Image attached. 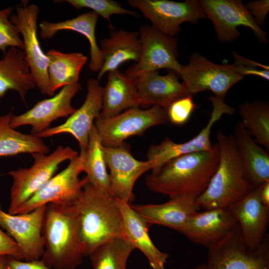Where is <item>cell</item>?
I'll return each instance as SVG.
<instances>
[{
    "mask_svg": "<svg viewBox=\"0 0 269 269\" xmlns=\"http://www.w3.org/2000/svg\"><path fill=\"white\" fill-rule=\"evenodd\" d=\"M217 143L208 151L180 155L151 170L145 178L151 191L169 198L183 195L198 197L207 188L218 167Z\"/></svg>",
    "mask_w": 269,
    "mask_h": 269,
    "instance_id": "6da1fadb",
    "label": "cell"
},
{
    "mask_svg": "<svg viewBox=\"0 0 269 269\" xmlns=\"http://www.w3.org/2000/svg\"><path fill=\"white\" fill-rule=\"evenodd\" d=\"M44 253L41 260L53 269H74L83 262L85 248L78 214L72 204L46 205L42 227Z\"/></svg>",
    "mask_w": 269,
    "mask_h": 269,
    "instance_id": "7a4b0ae2",
    "label": "cell"
},
{
    "mask_svg": "<svg viewBox=\"0 0 269 269\" xmlns=\"http://www.w3.org/2000/svg\"><path fill=\"white\" fill-rule=\"evenodd\" d=\"M118 198L88 182L72 202L79 218L86 255L102 244L122 237L123 217Z\"/></svg>",
    "mask_w": 269,
    "mask_h": 269,
    "instance_id": "3957f363",
    "label": "cell"
},
{
    "mask_svg": "<svg viewBox=\"0 0 269 269\" xmlns=\"http://www.w3.org/2000/svg\"><path fill=\"white\" fill-rule=\"evenodd\" d=\"M216 137L218 167L206 189L196 198L200 208L205 210L227 208L255 188L245 176L233 135L219 130Z\"/></svg>",
    "mask_w": 269,
    "mask_h": 269,
    "instance_id": "277c9868",
    "label": "cell"
},
{
    "mask_svg": "<svg viewBox=\"0 0 269 269\" xmlns=\"http://www.w3.org/2000/svg\"><path fill=\"white\" fill-rule=\"evenodd\" d=\"M78 153L70 146H58L50 154H31L33 163L29 168L8 172L12 179L7 213L15 211L39 190L54 175L60 164L73 159Z\"/></svg>",
    "mask_w": 269,
    "mask_h": 269,
    "instance_id": "5b68a950",
    "label": "cell"
},
{
    "mask_svg": "<svg viewBox=\"0 0 269 269\" xmlns=\"http://www.w3.org/2000/svg\"><path fill=\"white\" fill-rule=\"evenodd\" d=\"M190 95L210 91L214 99L224 101L228 90L244 77L234 70L231 64H215L200 53L195 52L189 62L182 65L178 74Z\"/></svg>",
    "mask_w": 269,
    "mask_h": 269,
    "instance_id": "8992f818",
    "label": "cell"
},
{
    "mask_svg": "<svg viewBox=\"0 0 269 269\" xmlns=\"http://www.w3.org/2000/svg\"><path fill=\"white\" fill-rule=\"evenodd\" d=\"M166 109L152 106L148 109L126 110L108 118H97L94 126L103 146L119 145L129 137L142 134L149 128L167 123Z\"/></svg>",
    "mask_w": 269,
    "mask_h": 269,
    "instance_id": "52a82bcc",
    "label": "cell"
},
{
    "mask_svg": "<svg viewBox=\"0 0 269 269\" xmlns=\"http://www.w3.org/2000/svg\"><path fill=\"white\" fill-rule=\"evenodd\" d=\"M207 269H269V235L255 250L245 245L239 224L223 240L208 248Z\"/></svg>",
    "mask_w": 269,
    "mask_h": 269,
    "instance_id": "ba28073f",
    "label": "cell"
},
{
    "mask_svg": "<svg viewBox=\"0 0 269 269\" xmlns=\"http://www.w3.org/2000/svg\"><path fill=\"white\" fill-rule=\"evenodd\" d=\"M10 20L22 35L24 59L41 93L50 97L55 95L50 87L47 74L48 59L43 51L37 35L38 6L22 0L15 7Z\"/></svg>",
    "mask_w": 269,
    "mask_h": 269,
    "instance_id": "9c48e42d",
    "label": "cell"
},
{
    "mask_svg": "<svg viewBox=\"0 0 269 269\" xmlns=\"http://www.w3.org/2000/svg\"><path fill=\"white\" fill-rule=\"evenodd\" d=\"M86 149L70 160L67 166L52 177L39 190L19 207L13 214L28 213L51 203H71L79 196L88 182L86 177L80 179L84 171Z\"/></svg>",
    "mask_w": 269,
    "mask_h": 269,
    "instance_id": "30bf717a",
    "label": "cell"
},
{
    "mask_svg": "<svg viewBox=\"0 0 269 269\" xmlns=\"http://www.w3.org/2000/svg\"><path fill=\"white\" fill-rule=\"evenodd\" d=\"M127 2L142 12L153 28L174 37L180 31L183 23L196 24L206 17L197 0H128Z\"/></svg>",
    "mask_w": 269,
    "mask_h": 269,
    "instance_id": "8fae6325",
    "label": "cell"
},
{
    "mask_svg": "<svg viewBox=\"0 0 269 269\" xmlns=\"http://www.w3.org/2000/svg\"><path fill=\"white\" fill-rule=\"evenodd\" d=\"M139 35L141 45L139 60L124 73L134 79L142 72L168 69L178 74L182 64L177 60L178 41L148 24L141 25Z\"/></svg>",
    "mask_w": 269,
    "mask_h": 269,
    "instance_id": "7c38bea8",
    "label": "cell"
},
{
    "mask_svg": "<svg viewBox=\"0 0 269 269\" xmlns=\"http://www.w3.org/2000/svg\"><path fill=\"white\" fill-rule=\"evenodd\" d=\"M201 7L214 26L218 40L222 42L237 39L240 33L237 28H250L259 42L268 41L267 34L256 23L254 17L241 0H200Z\"/></svg>",
    "mask_w": 269,
    "mask_h": 269,
    "instance_id": "4fadbf2b",
    "label": "cell"
},
{
    "mask_svg": "<svg viewBox=\"0 0 269 269\" xmlns=\"http://www.w3.org/2000/svg\"><path fill=\"white\" fill-rule=\"evenodd\" d=\"M102 148L109 170L111 193L118 199L131 203L135 198L133 190L136 180L152 169V163L135 159L131 153L130 145L125 142L115 146L102 145Z\"/></svg>",
    "mask_w": 269,
    "mask_h": 269,
    "instance_id": "5bb4252c",
    "label": "cell"
},
{
    "mask_svg": "<svg viewBox=\"0 0 269 269\" xmlns=\"http://www.w3.org/2000/svg\"><path fill=\"white\" fill-rule=\"evenodd\" d=\"M46 205L26 213L10 214L0 204V227L18 245L26 261L41 260L44 253L42 227Z\"/></svg>",
    "mask_w": 269,
    "mask_h": 269,
    "instance_id": "9a60e30c",
    "label": "cell"
},
{
    "mask_svg": "<svg viewBox=\"0 0 269 269\" xmlns=\"http://www.w3.org/2000/svg\"><path fill=\"white\" fill-rule=\"evenodd\" d=\"M103 87L94 78L87 80V93L82 106L63 124L49 128L36 134L39 137H47L68 134L78 142L80 148L87 149L89 136L95 120L100 116L102 107Z\"/></svg>",
    "mask_w": 269,
    "mask_h": 269,
    "instance_id": "2e32d148",
    "label": "cell"
},
{
    "mask_svg": "<svg viewBox=\"0 0 269 269\" xmlns=\"http://www.w3.org/2000/svg\"><path fill=\"white\" fill-rule=\"evenodd\" d=\"M80 89L81 85L79 82L62 87L57 94L37 102L26 112L17 116L13 115L10 126L15 129L24 125H30L32 134H38L49 128L53 121L69 116L76 111L71 101Z\"/></svg>",
    "mask_w": 269,
    "mask_h": 269,
    "instance_id": "e0dca14e",
    "label": "cell"
},
{
    "mask_svg": "<svg viewBox=\"0 0 269 269\" xmlns=\"http://www.w3.org/2000/svg\"><path fill=\"white\" fill-rule=\"evenodd\" d=\"M260 189L261 185L227 207L238 222L245 245L251 250L263 243L269 222V206L262 203Z\"/></svg>",
    "mask_w": 269,
    "mask_h": 269,
    "instance_id": "ac0fdd59",
    "label": "cell"
},
{
    "mask_svg": "<svg viewBox=\"0 0 269 269\" xmlns=\"http://www.w3.org/2000/svg\"><path fill=\"white\" fill-rule=\"evenodd\" d=\"M238 224L227 208L207 209L191 216L181 234L208 249L225 239Z\"/></svg>",
    "mask_w": 269,
    "mask_h": 269,
    "instance_id": "d6986e66",
    "label": "cell"
},
{
    "mask_svg": "<svg viewBox=\"0 0 269 269\" xmlns=\"http://www.w3.org/2000/svg\"><path fill=\"white\" fill-rule=\"evenodd\" d=\"M234 108L213 106L210 119L195 137L183 143H176L168 137L157 144L151 145L146 153L147 160L152 165L151 170L158 168L169 160L184 154L211 150L213 145L210 134L213 126L225 114L232 115Z\"/></svg>",
    "mask_w": 269,
    "mask_h": 269,
    "instance_id": "ffe728a7",
    "label": "cell"
},
{
    "mask_svg": "<svg viewBox=\"0 0 269 269\" xmlns=\"http://www.w3.org/2000/svg\"><path fill=\"white\" fill-rule=\"evenodd\" d=\"M197 197L183 195L159 204H131L149 226L160 225L181 233L187 221L200 209Z\"/></svg>",
    "mask_w": 269,
    "mask_h": 269,
    "instance_id": "44dd1931",
    "label": "cell"
},
{
    "mask_svg": "<svg viewBox=\"0 0 269 269\" xmlns=\"http://www.w3.org/2000/svg\"><path fill=\"white\" fill-rule=\"evenodd\" d=\"M178 78L172 70L164 75H160L158 71L137 75L133 80L137 89L140 106H157L166 109L174 101L190 95Z\"/></svg>",
    "mask_w": 269,
    "mask_h": 269,
    "instance_id": "7402d4cb",
    "label": "cell"
},
{
    "mask_svg": "<svg viewBox=\"0 0 269 269\" xmlns=\"http://www.w3.org/2000/svg\"><path fill=\"white\" fill-rule=\"evenodd\" d=\"M123 217L122 238L145 256L152 269H165L168 254L154 245L148 233V226L132 208L131 203L118 199Z\"/></svg>",
    "mask_w": 269,
    "mask_h": 269,
    "instance_id": "603a6c76",
    "label": "cell"
},
{
    "mask_svg": "<svg viewBox=\"0 0 269 269\" xmlns=\"http://www.w3.org/2000/svg\"><path fill=\"white\" fill-rule=\"evenodd\" d=\"M109 33V37L103 38L101 41L103 64L98 72V81L106 73L118 69L126 62L132 60L137 63L141 55L138 31L111 30Z\"/></svg>",
    "mask_w": 269,
    "mask_h": 269,
    "instance_id": "cb8c5ba5",
    "label": "cell"
},
{
    "mask_svg": "<svg viewBox=\"0 0 269 269\" xmlns=\"http://www.w3.org/2000/svg\"><path fill=\"white\" fill-rule=\"evenodd\" d=\"M246 179L256 188L269 181V155L251 137L241 122L233 135Z\"/></svg>",
    "mask_w": 269,
    "mask_h": 269,
    "instance_id": "d4e9b609",
    "label": "cell"
},
{
    "mask_svg": "<svg viewBox=\"0 0 269 269\" xmlns=\"http://www.w3.org/2000/svg\"><path fill=\"white\" fill-rule=\"evenodd\" d=\"M140 102L133 79L118 69L108 72L106 85L103 87L102 118H108L131 109L138 108Z\"/></svg>",
    "mask_w": 269,
    "mask_h": 269,
    "instance_id": "484cf974",
    "label": "cell"
},
{
    "mask_svg": "<svg viewBox=\"0 0 269 269\" xmlns=\"http://www.w3.org/2000/svg\"><path fill=\"white\" fill-rule=\"evenodd\" d=\"M98 18V14L91 11L62 21L51 22L43 20L39 24L40 36L43 39H50L62 30H71L83 35L90 44L89 69L92 72H99L102 67L103 59L96 37V27Z\"/></svg>",
    "mask_w": 269,
    "mask_h": 269,
    "instance_id": "4316f807",
    "label": "cell"
},
{
    "mask_svg": "<svg viewBox=\"0 0 269 269\" xmlns=\"http://www.w3.org/2000/svg\"><path fill=\"white\" fill-rule=\"evenodd\" d=\"M24 57L22 50L10 47L0 59V101L8 91L13 90L25 102L27 92L35 87Z\"/></svg>",
    "mask_w": 269,
    "mask_h": 269,
    "instance_id": "83f0119b",
    "label": "cell"
},
{
    "mask_svg": "<svg viewBox=\"0 0 269 269\" xmlns=\"http://www.w3.org/2000/svg\"><path fill=\"white\" fill-rule=\"evenodd\" d=\"M47 74L51 91L78 83L80 72L88 61L81 52L63 53L50 49L46 53Z\"/></svg>",
    "mask_w": 269,
    "mask_h": 269,
    "instance_id": "f1b7e54d",
    "label": "cell"
},
{
    "mask_svg": "<svg viewBox=\"0 0 269 269\" xmlns=\"http://www.w3.org/2000/svg\"><path fill=\"white\" fill-rule=\"evenodd\" d=\"M13 109L0 116V157L21 153L48 154V147L42 138L33 134H24L11 127Z\"/></svg>",
    "mask_w": 269,
    "mask_h": 269,
    "instance_id": "f546056e",
    "label": "cell"
},
{
    "mask_svg": "<svg viewBox=\"0 0 269 269\" xmlns=\"http://www.w3.org/2000/svg\"><path fill=\"white\" fill-rule=\"evenodd\" d=\"M243 126L258 144L269 148V105L256 100L239 106Z\"/></svg>",
    "mask_w": 269,
    "mask_h": 269,
    "instance_id": "4dcf8cb0",
    "label": "cell"
},
{
    "mask_svg": "<svg viewBox=\"0 0 269 269\" xmlns=\"http://www.w3.org/2000/svg\"><path fill=\"white\" fill-rule=\"evenodd\" d=\"M83 172L86 174L88 183L98 189L110 192L109 174L102 144L94 125L89 136Z\"/></svg>",
    "mask_w": 269,
    "mask_h": 269,
    "instance_id": "1f68e13d",
    "label": "cell"
},
{
    "mask_svg": "<svg viewBox=\"0 0 269 269\" xmlns=\"http://www.w3.org/2000/svg\"><path fill=\"white\" fill-rule=\"evenodd\" d=\"M134 248L122 237L109 240L98 246L88 256L93 269H127Z\"/></svg>",
    "mask_w": 269,
    "mask_h": 269,
    "instance_id": "d6a6232c",
    "label": "cell"
},
{
    "mask_svg": "<svg viewBox=\"0 0 269 269\" xmlns=\"http://www.w3.org/2000/svg\"><path fill=\"white\" fill-rule=\"evenodd\" d=\"M55 1L66 2L77 9L88 8L108 20L109 28L113 30L110 17L114 14L130 15L138 17L135 11L124 8L120 3L113 0H66Z\"/></svg>",
    "mask_w": 269,
    "mask_h": 269,
    "instance_id": "836d02e7",
    "label": "cell"
},
{
    "mask_svg": "<svg viewBox=\"0 0 269 269\" xmlns=\"http://www.w3.org/2000/svg\"><path fill=\"white\" fill-rule=\"evenodd\" d=\"M12 11L11 7L0 9V50L5 53L6 49L10 47L23 49L20 33L10 20Z\"/></svg>",
    "mask_w": 269,
    "mask_h": 269,
    "instance_id": "e575fe53",
    "label": "cell"
},
{
    "mask_svg": "<svg viewBox=\"0 0 269 269\" xmlns=\"http://www.w3.org/2000/svg\"><path fill=\"white\" fill-rule=\"evenodd\" d=\"M195 108L192 95H187L174 101L166 109L169 121L176 125L185 124L190 118Z\"/></svg>",
    "mask_w": 269,
    "mask_h": 269,
    "instance_id": "d590c367",
    "label": "cell"
},
{
    "mask_svg": "<svg viewBox=\"0 0 269 269\" xmlns=\"http://www.w3.org/2000/svg\"><path fill=\"white\" fill-rule=\"evenodd\" d=\"M234 62L232 66L235 71L244 77L247 75H254L269 81V67L251 60L232 52Z\"/></svg>",
    "mask_w": 269,
    "mask_h": 269,
    "instance_id": "8d00e7d4",
    "label": "cell"
},
{
    "mask_svg": "<svg viewBox=\"0 0 269 269\" xmlns=\"http://www.w3.org/2000/svg\"><path fill=\"white\" fill-rule=\"evenodd\" d=\"M1 256H8L19 260L23 259L18 245L0 227V257Z\"/></svg>",
    "mask_w": 269,
    "mask_h": 269,
    "instance_id": "74e56055",
    "label": "cell"
},
{
    "mask_svg": "<svg viewBox=\"0 0 269 269\" xmlns=\"http://www.w3.org/2000/svg\"><path fill=\"white\" fill-rule=\"evenodd\" d=\"M245 6L251 13L257 24L261 28L269 11V0L251 1L246 3Z\"/></svg>",
    "mask_w": 269,
    "mask_h": 269,
    "instance_id": "f35d334b",
    "label": "cell"
},
{
    "mask_svg": "<svg viewBox=\"0 0 269 269\" xmlns=\"http://www.w3.org/2000/svg\"><path fill=\"white\" fill-rule=\"evenodd\" d=\"M4 269H53L47 267L41 260L22 262L9 257Z\"/></svg>",
    "mask_w": 269,
    "mask_h": 269,
    "instance_id": "ab89813d",
    "label": "cell"
},
{
    "mask_svg": "<svg viewBox=\"0 0 269 269\" xmlns=\"http://www.w3.org/2000/svg\"><path fill=\"white\" fill-rule=\"evenodd\" d=\"M260 199L264 205L269 206V181L261 185Z\"/></svg>",
    "mask_w": 269,
    "mask_h": 269,
    "instance_id": "60d3db41",
    "label": "cell"
},
{
    "mask_svg": "<svg viewBox=\"0 0 269 269\" xmlns=\"http://www.w3.org/2000/svg\"><path fill=\"white\" fill-rule=\"evenodd\" d=\"M7 258L5 256L0 257V269H4Z\"/></svg>",
    "mask_w": 269,
    "mask_h": 269,
    "instance_id": "b9f144b4",
    "label": "cell"
},
{
    "mask_svg": "<svg viewBox=\"0 0 269 269\" xmlns=\"http://www.w3.org/2000/svg\"><path fill=\"white\" fill-rule=\"evenodd\" d=\"M192 269H207L206 264H201L195 267Z\"/></svg>",
    "mask_w": 269,
    "mask_h": 269,
    "instance_id": "7bdbcfd3",
    "label": "cell"
}]
</instances>
